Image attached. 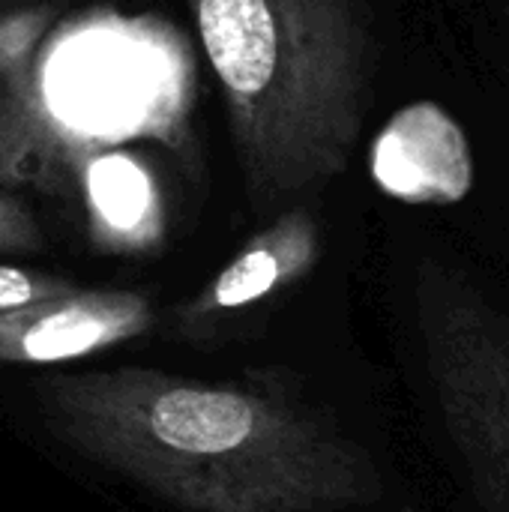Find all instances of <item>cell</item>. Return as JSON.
Listing matches in <instances>:
<instances>
[{"instance_id": "obj_1", "label": "cell", "mask_w": 509, "mask_h": 512, "mask_svg": "<svg viewBox=\"0 0 509 512\" xmlns=\"http://www.w3.org/2000/svg\"><path fill=\"white\" fill-rule=\"evenodd\" d=\"M36 393L72 447L189 512H348L384 492L357 441L282 393L156 369L66 375Z\"/></svg>"}, {"instance_id": "obj_2", "label": "cell", "mask_w": 509, "mask_h": 512, "mask_svg": "<svg viewBox=\"0 0 509 512\" xmlns=\"http://www.w3.org/2000/svg\"><path fill=\"white\" fill-rule=\"evenodd\" d=\"M243 192L276 210L336 180L375 78L369 0H189Z\"/></svg>"}, {"instance_id": "obj_3", "label": "cell", "mask_w": 509, "mask_h": 512, "mask_svg": "<svg viewBox=\"0 0 509 512\" xmlns=\"http://www.w3.org/2000/svg\"><path fill=\"white\" fill-rule=\"evenodd\" d=\"M426 390L468 512H509V315L459 267H417Z\"/></svg>"}, {"instance_id": "obj_4", "label": "cell", "mask_w": 509, "mask_h": 512, "mask_svg": "<svg viewBox=\"0 0 509 512\" xmlns=\"http://www.w3.org/2000/svg\"><path fill=\"white\" fill-rule=\"evenodd\" d=\"M153 327V306L135 291H66L0 312V363H63Z\"/></svg>"}, {"instance_id": "obj_5", "label": "cell", "mask_w": 509, "mask_h": 512, "mask_svg": "<svg viewBox=\"0 0 509 512\" xmlns=\"http://www.w3.org/2000/svg\"><path fill=\"white\" fill-rule=\"evenodd\" d=\"M321 258V231L309 210H285L255 234L186 309V324H204L261 303L300 282Z\"/></svg>"}, {"instance_id": "obj_6", "label": "cell", "mask_w": 509, "mask_h": 512, "mask_svg": "<svg viewBox=\"0 0 509 512\" xmlns=\"http://www.w3.org/2000/svg\"><path fill=\"white\" fill-rule=\"evenodd\" d=\"M96 243L114 252H144L162 237V210L150 174L132 156H102L84 174Z\"/></svg>"}, {"instance_id": "obj_7", "label": "cell", "mask_w": 509, "mask_h": 512, "mask_svg": "<svg viewBox=\"0 0 509 512\" xmlns=\"http://www.w3.org/2000/svg\"><path fill=\"white\" fill-rule=\"evenodd\" d=\"M21 90L0 93V186L54 189L63 174L60 153Z\"/></svg>"}, {"instance_id": "obj_8", "label": "cell", "mask_w": 509, "mask_h": 512, "mask_svg": "<svg viewBox=\"0 0 509 512\" xmlns=\"http://www.w3.org/2000/svg\"><path fill=\"white\" fill-rule=\"evenodd\" d=\"M54 21L51 6H24L0 15V78L12 87H27L30 60Z\"/></svg>"}, {"instance_id": "obj_9", "label": "cell", "mask_w": 509, "mask_h": 512, "mask_svg": "<svg viewBox=\"0 0 509 512\" xmlns=\"http://www.w3.org/2000/svg\"><path fill=\"white\" fill-rule=\"evenodd\" d=\"M75 285L69 279L51 276V273H39V270H24V267H12V264H0V312L6 309H18L45 297H57L72 291Z\"/></svg>"}, {"instance_id": "obj_10", "label": "cell", "mask_w": 509, "mask_h": 512, "mask_svg": "<svg viewBox=\"0 0 509 512\" xmlns=\"http://www.w3.org/2000/svg\"><path fill=\"white\" fill-rule=\"evenodd\" d=\"M42 231L33 213L9 192H0V255L15 252H39Z\"/></svg>"}, {"instance_id": "obj_11", "label": "cell", "mask_w": 509, "mask_h": 512, "mask_svg": "<svg viewBox=\"0 0 509 512\" xmlns=\"http://www.w3.org/2000/svg\"><path fill=\"white\" fill-rule=\"evenodd\" d=\"M507 36H509V12H507ZM507 60H509V45H507Z\"/></svg>"}]
</instances>
